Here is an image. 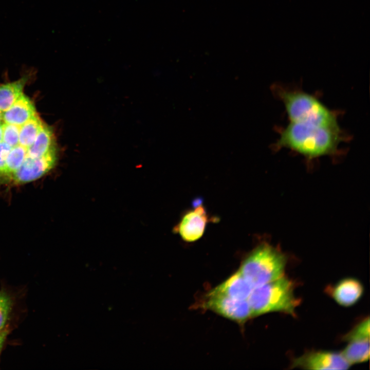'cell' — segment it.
<instances>
[{
  "instance_id": "cell-1",
  "label": "cell",
  "mask_w": 370,
  "mask_h": 370,
  "mask_svg": "<svg viewBox=\"0 0 370 370\" xmlns=\"http://www.w3.org/2000/svg\"><path fill=\"white\" fill-rule=\"evenodd\" d=\"M341 136L340 128L290 121L282 132L276 145L305 156L316 157L336 152L342 140Z\"/></svg>"
},
{
  "instance_id": "cell-2",
  "label": "cell",
  "mask_w": 370,
  "mask_h": 370,
  "mask_svg": "<svg viewBox=\"0 0 370 370\" xmlns=\"http://www.w3.org/2000/svg\"><path fill=\"white\" fill-rule=\"evenodd\" d=\"M247 300L252 317L272 312L295 316L300 302L294 295L293 283L284 275L254 287Z\"/></svg>"
},
{
  "instance_id": "cell-3",
  "label": "cell",
  "mask_w": 370,
  "mask_h": 370,
  "mask_svg": "<svg viewBox=\"0 0 370 370\" xmlns=\"http://www.w3.org/2000/svg\"><path fill=\"white\" fill-rule=\"evenodd\" d=\"M286 256L279 249L262 243L243 261L238 271L253 287L284 276Z\"/></svg>"
},
{
  "instance_id": "cell-4",
  "label": "cell",
  "mask_w": 370,
  "mask_h": 370,
  "mask_svg": "<svg viewBox=\"0 0 370 370\" xmlns=\"http://www.w3.org/2000/svg\"><path fill=\"white\" fill-rule=\"evenodd\" d=\"M279 95L290 121L340 128L337 116L313 96L302 91L284 90Z\"/></svg>"
},
{
  "instance_id": "cell-5",
  "label": "cell",
  "mask_w": 370,
  "mask_h": 370,
  "mask_svg": "<svg viewBox=\"0 0 370 370\" xmlns=\"http://www.w3.org/2000/svg\"><path fill=\"white\" fill-rule=\"evenodd\" d=\"M203 308L239 323H244L252 317L248 300L235 299L213 290L206 295Z\"/></svg>"
},
{
  "instance_id": "cell-6",
  "label": "cell",
  "mask_w": 370,
  "mask_h": 370,
  "mask_svg": "<svg viewBox=\"0 0 370 370\" xmlns=\"http://www.w3.org/2000/svg\"><path fill=\"white\" fill-rule=\"evenodd\" d=\"M292 367L307 369H346L350 364L341 353L329 351H310L295 358Z\"/></svg>"
},
{
  "instance_id": "cell-7",
  "label": "cell",
  "mask_w": 370,
  "mask_h": 370,
  "mask_svg": "<svg viewBox=\"0 0 370 370\" xmlns=\"http://www.w3.org/2000/svg\"><path fill=\"white\" fill-rule=\"evenodd\" d=\"M55 160V151L39 158H26L14 173L10 183L23 184L40 178L53 168Z\"/></svg>"
},
{
  "instance_id": "cell-8",
  "label": "cell",
  "mask_w": 370,
  "mask_h": 370,
  "mask_svg": "<svg viewBox=\"0 0 370 370\" xmlns=\"http://www.w3.org/2000/svg\"><path fill=\"white\" fill-rule=\"evenodd\" d=\"M208 222V217L202 205L188 211L181 218L175 231L185 242L196 241L203 235Z\"/></svg>"
},
{
  "instance_id": "cell-9",
  "label": "cell",
  "mask_w": 370,
  "mask_h": 370,
  "mask_svg": "<svg viewBox=\"0 0 370 370\" xmlns=\"http://www.w3.org/2000/svg\"><path fill=\"white\" fill-rule=\"evenodd\" d=\"M363 291V286L359 280L348 278L338 282L330 288L329 291L330 295L338 304L349 307L360 299Z\"/></svg>"
},
{
  "instance_id": "cell-10",
  "label": "cell",
  "mask_w": 370,
  "mask_h": 370,
  "mask_svg": "<svg viewBox=\"0 0 370 370\" xmlns=\"http://www.w3.org/2000/svg\"><path fill=\"white\" fill-rule=\"evenodd\" d=\"M36 114L32 102L22 94L9 108L2 112V121L5 123L22 125Z\"/></svg>"
},
{
  "instance_id": "cell-11",
  "label": "cell",
  "mask_w": 370,
  "mask_h": 370,
  "mask_svg": "<svg viewBox=\"0 0 370 370\" xmlns=\"http://www.w3.org/2000/svg\"><path fill=\"white\" fill-rule=\"evenodd\" d=\"M253 288L238 270L212 290L235 299L247 300Z\"/></svg>"
},
{
  "instance_id": "cell-12",
  "label": "cell",
  "mask_w": 370,
  "mask_h": 370,
  "mask_svg": "<svg viewBox=\"0 0 370 370\" xmlns=\"http://www.w3.org/2000/svg\"><path fill=\"white\" fill-rule=\"evenodd\" d=\"M53 151H55L53 132L45 124L33 144L28 148L27 158H39Z\"/></svg>"
},
{
  "instance_id": "cell-13",
  "label": "cell",
  "mask_w": 370,
  "mask_h": 370,
  "mask_svg": "<svg viewBox=\"0 0 370 370\" xmlns=\"http://www.w3.org/2000/svg\"><path fill=\"white\" fill-rule=\"evenodd\" d=\"M28 78L24 76L16 81L0 84L1 112H4L9 108L23 94Z\"/></svg>"
},
{
  "instance_id": "cell-14",
  "label": "cell",
  "mask_w": 370,
  "mask_h": 370,
  "mask_svg": "<svg viewBox=\"0 0 370 370\" xmlns=\"http://www.w3.org/2000/svg\"><path fill=\"white\" fill-rule=\"evenodd\" d=\"M341 354L350 365L365 362L369 358V340L349 342Z\"/></svg>"
},
{
  "instance_id": "cell-15",
  "label": "cell",
  "mask_w": 370,
  "mask_h": 370,
  "mask_svg": "<svg viewBox=\"0 0 370 370\" xmlns=\"http://www.w3.org/2000/svg\"><path fill=\"white\" fill-rule=\"evenodd\" d=\"M45 123L41 120L38 114L21 125L19 131V145L27 149L35 141L40 131Z\"/></svg>"
},
{
  "instance_id": "cell-16",
  "label": "cell",
  "mask_w": 370,
  "mask_h": 370,
  "mask_svg": "<svg viewBox=\"0 0 370 370\" xmlns=\"http://www.w3.org/2000/svg\"><path fill=\"white\" fill-rule=\"evenodd\" d=\"M344 340L349 342L369 340V319L367 318L357 325L344 337Z\"/></svg>"
},
{
  "instance_id": "cell-17",
  "label": "cell",
  "mask_w": 370,
  "mask_h": 370,
  "mask_svg": "<svg viewBox=\"0 0 370 370\" xmlns=\"http://www.w3.org/2000/svg\"><path fill=\"white\" fill-rule=\"evenodd\" d=\"M20 125H15L3 122V138L2 141L10 145L11 148L19 144Z\"/></svg>"
},
{
  "instance_id": "cell-18",
  "label": "cell",
  "mask_w": 370,
  "mask_h": 370,
  "mask_svg": "<svg viewBox=\"0 0 370 370\" xmlns=\"http://www.w3.org/2000/svg\"><path fill=\"white\" fill-rule=\"evenodd\" d=\"M12 302L5 292L0 291V331L4 328L11 309Z\"/></svg>"
},
{
  "instance_id": "cell-19",
  "label": "cell",
  "mask_w": 370,
  "mask_h": 370,
  "mask_svg": "<svg viewBox=\"0 0 370 370\" xmlns=\"http://www.w3.org/2000/svg\"><path fill=\"white\" fill-rule=\"evenodd\" d=\"M11 150L10 145L1 141L0 142V175L4 171L6 160Z\"/></svg>"
},
{
  "instance_id": "cell-20",
  "label": "cell",
  "mask_w": 370,
  "mask_h": 370,
  "mask_svg": "<svg viewBox=\"0 0 370 370\" xmlns=\"http://www.w3.org/2000/svg\"><path fill=\"white\" fill-rule=\"evenodd\" d=\"M7 334V332L4 329L0 331V354L5 342Z\"/></svg>"
},
{
  "instance_id": "cell-21",
  "label": "cell",
  "mask_w": 370,
  "mask_h": 370,
  "mask_svg": "<svg viewBox=\"0 0 370 370\" xmlns=\"http://www.w3.org/2000/svg\"><path fill=\"white\" fill-rule=\"evenodd\" d=\"M3 122L2 121L0 122V142L2 140L3 138Z\"/></svg>"
},
{
  "instance_id": "cell-22",
  "label": "cell",
  "mask_w": 370,
  "mask_h": 370,
  "mask_svg": "<svg viewBox=\"0 0 370 370\" xmlns=\"http://www.w3.org/2000/svg\"><path fill=\"white\" fill-rule=\"evenodd\" d=\"M2 121V112L0 111V122Z\"/></svg>"
}]
</instances>
